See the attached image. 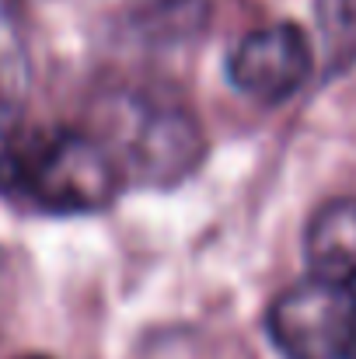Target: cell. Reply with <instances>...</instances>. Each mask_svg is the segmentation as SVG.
<instances>
[{
    "label": "cell",
    "mask_w": 356,
    "mask_h": 359,
    "mask_svg": "<svg viewBox=\"0 0 356 359\" xmlns=\"http://www.w3.org/2000/svg\"><path fill=\"white\" fill-rule=\"evenodd\" d=\"M304 251L308 276L272 300L269 339L286 359H356V199L322 206Z\"/></svg>",
    "instance_id": "6da1fadb"
},
{
    "label": "cell",
    "mask_w": 356,
    "mask_h": 359,
    "mask_svg": "<svg viewBox=\"0 0 356 359\" xmlns=\"http://www.w3.org/2000/svg\"><path fill=\"white\" fill-rule=\"evenodd\" d=\"M122 189L116 164L95 133L42 126L14 133L0 147V199L32 213H98L112 206Z\"/></svg>",
    "instance_id": "7a4b0ae2"
},
{
    "label": "cell",
    "mask_w": 356,
    "mask_h": 359,
    "mask_svg": "<svg viewBox=\"0 0 356 359\" xmlns=\"http://www.w3.org/2000/svg\"><path fill=\"white\" fill-rule=\"evenodd\" d=\"M95 136L109 150L122 185H175L203 157L196 119L182 105L143 91L112 98Z\"/></svg>",
    "instance_id": "3957f363"
},
{
    "label": "cell",
    "mask_w": 356,
    "mask_h": 359,
    "mask_svg": "<svg viewBox=\"0 0 356 359\" xmlns=\"http://www.w3.org/2000/svg\"><path fill=\"white\" fill-rule=\"evenodd\" d=\"M311 42L308 35L290 25H269L251 35H244L228 56V77L237 91L251 95L255 102L279 105L294 98L304 81L311 77Z\"/></svg>",
    "instance_id": "277c9868"
},
{
    "label": "cell",
    "mask_w": 356,
    "mask_h": 359,
    "mask_svg": "<svg viewBox=\"0 0 356 359\" xmlns=\"http://www.w3.org/2000/svg\"><path fill=\"white\" fill-rule=\"evenodd\" d=\"M210 14V0H143L133 11L136 32L154 42H171L192 35Z\"/></svg>",
    "instance_id": "5b68a950"
},
{
    "label": "cell",
    "mask_w": 356,
    "mask_h": 359,
    "mask_svg": "<svg viewBox=\"0 0 356 359\" xmlns=\"http://www.w3.org/2000/svg\"><path fill=\"white\" fill-rule=\"evenodd\" d=\"M18 112V84L11 81V70L4 67V56H0V126L14 119Z\"/></svg>",
    "instance_id": "8992f818"
},
{
    "label": "cell",
    "mask_w": 356,
    "mask_h": 359,
    "mask_svg": "<svg viewBox=\"0 0 356 359\" xmlns=\"http://www.w3.org/2000/svg\"><path fill=\"white\" fill-rule=\"evenodd\" d=\"M21 359H49V356H21Z\"/></svg>",
    "instance_id": "52a82bcc"
}]
</instances>
